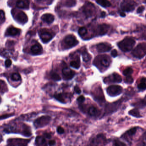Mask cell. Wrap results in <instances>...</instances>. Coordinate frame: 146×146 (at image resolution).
Wrapping results in <instances>:
<instances>
[{
	"mask_svg": "<svg viewBox=\"0 0 146 146\" xmlns=\"http://www.w3.org/2000/svg\"><path fill=\"white\" fill-rule=\"evenodd\" d=\"M136 44V41L134 39L130 37L125 38L119 42L118 46L121 51L127 52L132 50Z\"/></svg>",
	"mask_w": 146,
	"mask_h": 146,
	"instance_id": "6da1fadb",
	"label": "cell"
},
{
	"mask_svg": "<svg viewBox=\"0 0 146 146\" xmlns=\"http://www.w3.org/2000/svg\"><path fill=\"white\" fill-rule=\"evenodd\" d=\"M78 43L77 39L72 35L66 36L62 42V46L63 49H69L75 46Z\"/></svg>",
	"mask_w": 146,
	"mask_h": 146,
	"instance_id": "7a4b0ae2",
	"label": "cell"
},
{
	"mask_svg": "<svg viewBox=\"0 0 146 146\" xmlns=\"http://www.w3.org/2000/svg\"><path fill=\"white\" fill-rule=\"evenodd\" d=\"M146 53V45L145 43H140L137 45L132 53L133 57L137 59H142L145 57Z\"/></svg>",
	"mask_w": 146,
	"mask_h": 146,
	"instance_id": "3957f363",
	"label": "cell"
},
{
	"mask_svg": "<svg viewBox=\"0 0 146 146\" xmlns=\"http://www.w3.org/2000/svg\"><path fill=\"white\" fill-rule=\"evenodd\" d=\"M51 119L49 116H42L37 118L34 122L33 124L36 128H42L47 125Z\"/></svg>",
	"mask_w": 146,
	"mask_h": 146,
	"instance_id": "277c9868",
	"label": "cell"
},
{
	"mask_svg": "<svg viewBox=\"0 0 146 146\" xmlns=\"http://www.w3.org/2000/svg\"><path fill=\"white\" fill-rule=\"evenodd\" d=\"M39 37L44 43H48L54 37L53 34L45 29L39 30Z\"/></svg>",
	"mask_w": 146,
	"mask_h": 146,
	"instance_id": "5b68a950",
	"label": "cell"
},
{
	"mask_svg": "<svg viewBox=\"0 0 146 146\" xmlns=\"http://www.w3.org/2000/svg\"><path fill=\"white\" fill-rule=\"evenodd\" d=\"M123 88L118 85H112L107 88V92L111 97H116L121 94Z\"/></svg>",
	"mask_w": 146,
	"mask_h": 146,
	"instance_id": "8992f818",
	"label": "cell"
},
{
	"mask_svg": "<svg viewBox=\"0 0 146 146\" xmlns=\"http://www.w3.org/2000/svg\"><path fill=\"white\" fill-rule=\"evenodd\" d=\"M30 141V139H11L7 141V143L8 145L10 146H26Z\"/></svg>",
	"mask_w": 146,
	"mask_h": 146,
	"instance_id": "52a82bcc",
	"label": "cell"
},
{
	"mask_svg": "<svg viewBox=\"0 0 146 146\" xmlns=\"http://www.w3.org/2000/svg\"><path fill=\"white\" fill-rule=\"evenodd\" d=\"M135 3L131 0H124L121 4V8L124 12H129L134 10Z\"/></svg>",
	"mask_w": 146,
	"mask_h": 146,
	"instance_id": "ba28073f",
	"label": "cell"
},
{
	"mask_svg": "<svg viewBox=\"0 0 146 146\" xmlns=\"http://www.w3.org/2000/svg\"><path fill=\"white\" fill-rule=\"evenodd\" d=\"M95 8L92 3H87L83 7V12L87 17H91L95 12Z\"/></svg>",
	"mask_w": 146,
	"mask_h": 146,
	"instance_id": "9c48e42d",
	"label": "cell"
},
{
	"mask_svg": "<svg viewBox=\"0 0 146 146\" xmlns=\"http://www.w3.org/2000/svg\"><path fill=\"white\" fill-rule=\"evenodd\" d=\"M122 79L120 75L117 73H114L104 79V82L107 83H120L122 82Z\"/></svg>",
	"mask_w": 146,
	"mask_h": 146,
	"instance_id": "30bf717a",
	"label": "cell"
},
{
	"mask_svg": "<svg viewBox=\"0 0 146 146\" xmlns=\"http://www.w3.org/2000/svg\"><path fill=\"white\" fill-rule=\"evenodd\" d=\"M109 28V26L106 24H100L95 29V33L97 36H103L108 33Z\"/></svg>",
	"mask_w": 146,
	"mask_h": 146,
	"instance_id": "8fae6325",
	"label": "cell"
},
{
	"mask_svg": "<svg viewBox=\"0 0 146 146\" xmlns=\"http://www.w3.org/2000/svg\"><path fill=\"white\" fill-rule=\"evenodd\" d=\"M75 74V72L69 68H65L62 70L63 77L65 80H69L72 79Z\"/></svg>",
	"mask_w": 146,
	"mask_h": 146,
	"instance_id": "7c38bea8",
	"label": "cell"
},
{
	"mask_svg": "<svg viewBox=\"0 0 146 146\" xmlns=\"http://www.w3.org/2000/svg\"><path fill=\"white\" fill-rule=\"evenodd\" d=\"M112 49L111 45L107 43H100L96 45V49L98 52H109Z\"/></svg>",
	"mask_w": 146,
	"mask_h": 146,
	"instance_id": "4fadbf2b",
	"label": "cell"
},
{
	"mask_svg": "<svg viewBox=\"0 0 146 146\" xmlns=\"http://www.w3.org/2000/svg\"><path fill=\"white\" fill-rule=\"evenodd\" d=\"M97 58L99 60L100 64L103 67L105 68H108L110 66L111 63L110 57L108 56H100V57H97Z\"/></svg>",
	"mask_w": 146,
	"mask_h": 146,
	"instance_id": "5bb4252c",
	"label": "cell"
},
{
	"mask_svg": "<svg viewBox=\"0 0 146 146\" xmlns=\"http://www.w3.org/2000/svg\"><path fill=\"white\" fill-rule=\"evenodd\" d=\"M30 51L33 55H39L42 54L43 48L40 44L36 43L31 47Z\"/></svg>",
	"mask_w": 146,
	"mask_h": 146,
	"instance_id": "9a60e30c",
	"label": "cell"
},
{
	"mask_svg": "<svg viewBox=\"0 0 146 146\" xmlns=\"http://www.w3.org/2000/svg\"><path fill=\"white\" fill-rule=\"evenodd\" d=\"M15 19L19 24H24L27 22L28 18L27 15L22 11H20L15 15Z\"/></svg>",
	"mask_w": 146,
	"mask_h": 146,
	"instance_id": "2e32d148",
	"label": "cell"
},
{
	"mask_svg": "<svg viewBox=\"0 0 146 146\" xmlns=\"http://www.w3.org/2000/svg\"><path fill=\"white\" fill-rule=\"evenodd\" d=\"M21 30L16 27L10 26L9 27L5 32V36H15L20 34Z\"/></svg>",
	"mask_w": 146,
	"mask_h": 146,
	"instance_id": "e0dca14e",
	"label": "cell"
},
{
	"mask_svg": "<svg viewBox=\"0 0 146 146\" xmlns=\"http://www.w3.org/2000/svg\"><path fill=\"white\" fill-rule=\"evenodd\" d=\"M96 90V91H95L93 93L94 94L93 97H94V99L95 100H99L100 101H104L105 98H104L102 89H101V88L99 87Z\"/></svg>",
	"mask_w": 146,
	"mask_h": 146,
	"instance_id": "ac0fdd59",
	"label": "cell"
},
{
	"mask_svg": "<svg viewBox=\"0 0 146 146\" xmlns=\"http://www.w3.org/2000/svg\"><path fill=\"white\" fill-rule=\"evenodd\" d=\"M41 19L47 24H51L54 21V17L51 14L46 13L42 15Z\"/></svg>",
	"mask_w": 146,
	"mask_h": 146,
	"instance_id": "d6986e66",
	"label": "cell"
},
{
	"mask_svg": "<svg viewBox=\"0 0 146 146\" xmlns=\"http://www.w3.org/2000/svg\"><path fill=\"white\" fill-rule=\"evenodd\" d=\"M29 2L27 0H18L16 2V6L19 9H28L29 8Z\"/></svg>",
	"mask_w": 146,
	"mask_h": 146,
	"instance_id": "ffe728a7",
	"label": "cell"
},
{
	"mask_svg": "<svg viewBox=\"0 0 146 146\" xmlns=\"http://www.w3.org/2000/svg\"><path fill=\"white\" fill-rule=\"evenodd\" d=\"M35 143L37 146H47L45 139L42 136H37L36 139Z\"/></svg>",
	"mask_w": 146,
	"mask_h": 146,
	"instance_id": "44dd1931",
	"label": "cell"
},
{
	"mask_svg": "<svg viewBox=\"0 0 146 146\" xmlns=\"http://www.w3.org/2000/svg\"><path fill=\"white\" fill-rule=\"evenodd\" d=\"M88 113L91 116H96L99 114V111L96 107L91 106L88 109Z\"/></svg>",
	"mask_w": 146,
	"mask_h": 146,
	"instance_id": "7402d4cb",
	"label": "cell"
},
{
	"mask_svg": "<svg viewBox=\"0 0 146 146\" xmlns=\"http://www.w3.org/2000/svg\"><path fill=\"white\" fill-rule=\"evenodd\" d=\"M96 2L103 7H108L111 6V3L108 0H96Z\"/></svg>",
	"mask_w": 146,
	"mask_h": 146,
	"instance_id": "603a6c76",
	"label": "cell"
},
{
	"mask_svg": "<svg viewBox=\"0 0 146 146\" xmlns=\"http://www.w3.org/2000/svg\"><path fill=\"white\" fill-rule=\"evenodd\" d=\"M54 97L58 101L63 103H66V101L65 100L64 95L62 93H57L54 95Z\"/></svg>",
	"mask_w": 146,
	"mask_h": 146,
	"instance_id": "cb8c5ba5",
	"label": "cell"
},
{
	"mask_svg": "<svg viewBox=\"0 0 146 146\" xmlns=\"http://www.w3.org/2000/svg\"><path fill=\"white\" fill-rule=\"evenodd\" d=\"M138 88L141 91H144L146 89V78L143 77L140 81V83L138 85Z\"/></svg>",
	"mask_w": 146,
	"mask_h": 146,
	"instance_id": "d4e9b609",
	"label": "cell"
},
{
	"mask_svg": "<svg viewBox=\"0 0 146 146\" xmlns=\"http://www.w3.org/2000/svg\"><path fill=\"white\" fill-rule=\"evenodd\" d=\"M81 54H82V56L83 61L85 62H87L89 61L90 60V59H91V56L85 50L83 51L82 52Z\"/></svg>",
	"mask_w": 146,
	"mask_h": 146,
	"instance_id": "484cf974",
	"label": "cell"
},
{
	"mask_svg": "<svg viewBox=\"0 0 146 146\" xmlns=\"http://www.w3.org/2000/svg\"><path fill=\"white\" fill-rule=\"evenodd\" d=\"M50 75L51 79L54 80L58 81L61 80L60 76L56 72L52 71L50 72Z\"/></svg>",
	"mask_w": 146,
	"mask_h": 146,
	"instance_id": "4316f807",
	"label": "cell"
},
{
	"mask_svg": "<svg viewBox=\"0 0 146 146\" xmlns=\"http://www.w3.org/2000/svg\"><path fill=\"white\" fill-rule=\"evenodd\" d=\"M129 113L130 115L136 118H139L142 117V116L140 113V112L136 109H133L130 111Z\"/></svg>",
	"mask_w": 146,
	"mask_h": 146,
	"instance_id": "83f0119b",
	"label": "cell"
},
{
	"mask_svg": "<svg viewBox=\"0 0 146 146\" xmlns=\"http://www.w3.org/2000/svg\"><path fill=\"white\" fill-rule=\"evenodd\" d=\"M11 79L14 81H18L21 80V76L18 73H13L11 76Z\"/></svg>",
	"mask_w": 146,
	"mask_h": 146,
	"instance_id": "f1b7e54d",
	"label": "cell"
},
{
	"mask_svg": "<svg viewBox=\"0 0 146 146\" xmlns=\"http://www.w3.org/2000/svg\"><path fill=\"white\" fill-rule=\"evenodd\" d=\"M76 2L75 0H66L64 5L67 7H73L75 6Z\"/></svg>",
	"mask_w": 146,
	"mask_h": 146,
	"instance_id": "f546056e",
	"label": "cell"
},
{
	"mask_svg": "<svg viewBox=\"0 0 146 146\" xmlns=\"http://www.w3.org/2000/svg\"><path fill=\"white\" fill-rule=\"evenodd\" d=\"M80 62L79 60L76 61H72L70 63L71 67L75 69H78L80 67Z\"/></svg>",
	"mask_w": 146,
	"mask_h": 146,
	"instance_id": "4dcf8cb0",
	"label": "cell"
},
{
	"mask_svg": "<svg viewBox=\"0 0 146 146\" xmlns=\"http://www.w3.org/2000/svg\"><path fill=\"white\" fill-rule=\"evenodd\" d=\"M78 34L81 37L85 36L87 33V30L84 27H81L79 28L78 31Z\"/></svg>",
	"mask_w": 146,
	"mask_h": 146,
	"instance_id": "1f68e13d",
	"label": "cell"
},
{
	"mask_svg": "<svg viewBox=\"0 0 146 146\" xmlns=\"http://www.w3.org/2000/svg\"><path fill=\"white\" fill-rule=\"evenodd\" d=\"M133 70L131 68L128 67L123 71V74L126 76H131L133 73Z\"/></svg>",
	"mask_w": 146,
	"mask_h": 146,
	"instance_id": "d6a6232c",
	"label": "cell"
},
{
	"mask_svg": "<svg viewBox=\"0 0 146 146\" xmlns=\"http://www.w3.org/2000/svg\"><path fill=\"white\" fill-rule=\"evenodd\" d=\"M136 131H137L136 127H134L129 130L126 133L128 136H134V135L136 134Z\"/></svg>",
	"mask_w": 146,
	"mask_h": 146,
	"instance_id": "836d02e7",
	"label": "cell"
},
{
	"mask_svg": "<svg viewBox=\"0 0 146 146\" xmlns=\"http://www.w3.org/2000/svg\"><path fill=\"white\" fill-rule=\"evenodd\" d=\"M6 85L4 81L0 80V92H5L6 91Z\"/></svg>",
	"mask_w": 146,
	"mask_h": 146,
	"instance_id": "e575fe53",
	"label": "cell"
},
{
	"mask_svg": "<svg viewBox=\"0 0 146 146\" xmlns=\"http://www.w3.org/2000/svg\"><path fill=\"white\" fill-rule=\"evenodd\" d=\"M5 20V15L4 11L3 10H0V24L4 22Z\"/></svg>",
	"mask_w": 146,
	"mask_h": 146,
	"instance_id": "d590c367",
	"label": "cell"
},
{
	"mask_svg": "<svg viewBox=\"0 0 146 146\" xmlns=\"http://www.w3.org/2000/svg\"><path fill=\"white\" fill-rule=\"evenodd\" d=\"M134 81L133 79L131 76H127L125 79V82L127 84H132Z\"/></svg>",
	"mask_w": 146,
	"mask_h": 146,
	"instance_id": "8d00e7d4",
	"label": "cell"
},
{
	"mask_svg": "<svg viewBox=\"0 0 146 146\" xmlns=\"http://www.w3.org/2000/svg\"><path fill=\"white\" fill-rule=\"evenodd\" d=\"M114 146H127V145L120 141L115 140L114 141Z\"/></svg>",
	"mask_w": 146,
	"mask_h": 146,
	"instance_id": "74e56055",
	"label": "cell"
},
{
	"mask_svg": "<svg viewBox=\"0 0 146 146\" xmlns=\"http://www.w3.org/2000/svg\"><path fill=\"white\" fill-rule=\"evenodd\" d=\"M13 114H5V115H3L0 116V120L6 119V118H9L10 117L13 116Z\"/></svg>",
	"mask_w": 146,
	"mask_h": 146,
	"instance_id": "f35d334b",
	"label": "cell"
},
{
	"mask_svg": "<svg viewBox=\"0 0 146 146\" xmlns=\"http://www.w3.org/2000/svg\"><path fill=\"white\" fill-rule=\"evenodd\" d=\"M57 131L59 134H62L64 133V130L62 127H57Z\"/></svg>",
	"mask_w": 146,
	"mask_h": 146,
	"instance_id": "ab89813d",
	"label": "cell"
},
{
	"mask_svg": "<svg viewBox=\"0 0 146 146\" xmlns=\"http://www.w3.org/2000/svg\"><path fill=\"white\" fill-rule=\"evenodd\" d=\"M12 65V61L10 60L7 59L5 62V66L6 68H9Z\"/></svg>",
	"mask_w": 146,
	"mask_h": 146,
	"instance_id": "60d3db41",
	"label": "cell"
},
{
	"mask_svg": "<svg viewBox=\"0 0 146 146\" xmlns=\"http://www.w3.org/2000/svg\"><path fill=\"white\" fill-rule=\"evenodd\" d=\"M145 9V7L144 6H141L137 9V13H141L142 12H144Z\"/></svg>",
	"mask_w": 146,
	"mask_h": 146,
	"instance_id": "b9f144b4",
	"label": "cell"
},
{
	"mask_svg": "<svg viewBox=\"0 0 146 146\" xmlns=\"http://www.w3.org/2000/svg\"><path fill=\"white\" fill-rule=\"evenodd\" d=\"M77 101L78 102V103H82L85 100V97L84 96H80L77 98Z\"/></svg>",
	"mask_w": 146,
	"mask_h": 146,
	"instance_id": "7bdbcfd3",
	"label": "cell"
},
{
	"mask_svg": "<svg viewBox=\"0 0 146 146\" xmlns=\"http://www.w3.org/2000/svg\"><path fill=\"white\" fill-rule=\"evenodd\" d=\"M118 51L114 49L112 50L111 52V55L113 57H116L118 56Z\"/></svg>",
	"mask_w": 146,
	"mask_h": 146,
	"instance_id": "ee69618b",
	"label": "cell"
},
{
	"mask_svg": "<svg viewBox=\"0 0 146 146\" xmlns=\"http://www.w3.org/2000/svg\"><path fill=\"white\" fill-rule=\"evenodd\" d=\"M74 91H75V92L77 94H80L81 93V90L80 89L79 87L78 86H75L74 87Z\"/></svg>",
	"mask_w": 146,
	"mask_h": 146,
	"instance_id": "f6af8a7d",
	"label": "cell"
},
{
	"mask_svg": "<svg viewBox=\"0 0 146 146\" xmlns=\"http://www.w3.org/2000/svg\"><path fill=\"white\" fill-rule=\"evenodd\" d=\"M56 142L54 140H51L48 142V145L50 146H53L55 145Z\"/></svg>",
	"mask_w": 146,
	"mask_h": 146,
	"instance_id": "bcb514c9",
	"label": "cell"
},
{
	"mask_svg": "<svg viewBox=\"0 0 146 146\" xmlns=\"http://www.w3.org/2000/svg\"><path fill=\"white\" fill-rule=\"evenodd\" d=\"M106 13L105 12H102V13L101 14V18H104L106 16Z\"/></svg>",
	"mask_w": 146,
	"mask_h": 146,
	"instance_id": "7dc6e473",
	"label": "cell"
},
{
	"mask_svg": "<svg viewBox=\"0 0 146 146\" xmlns=\"http://www.w3.org/2000/svg\"><path fill=\"white\" fill-rule=\"evenodd\" d=\"M45 136L48 139H50L51 138V136L48 133H45Z\"/></svg>",
	"mask_w": 146,
	"mask_h": 146,
	"instance_id": "c3c4849f",
	"label": "cell"
},
{
	"mask_svg": "<svg viewBox=\"0 0 146 146\" xmlns=\"http://www.w3.org/2000/svg\"><path fill=\"white\" fill-rule=\"evenodd\" d=\"M120 15H121V17H125V16H126V14H125V13H124V12H121V13H120Z\"/></svg>",
	"mask_w": 146,
	"mask_h": 146,
	"instance_id": "681fc988",
	"label": "cell"
},
{
	"mask_svg": "<svg viewBox=\"0 0 146 146\" xmlns=\"http://www.w3.org/2000/svg\"><path fill=\"white\" fill-rule=\"evenodd\" d=\"M2 141H3V138H2V136L1 135H0V143Z\"/></svg>",
	"mask_w": 146,
	"mask_h": 146,
	"instance_id": "f907efd6",
	"label": "cell"
},
{
	"mask_svg": "<svg viewBox=\"0 0 146 146\" xmlns=\"http://www.w3.org/2000/svg\"><path fill=\"white\" fill-rule=\"evenodd\" d=\"M36 1L37 2H41L43 0H36Z\"/></svg>",
	"mask_w": 146,
	"mask_h": 146,
	"instance_id": "816d5d0a",
	"label": "cell"
},
{
	"mask_svg": "<svg viewBox=\"0 0 146 146\" xmlns=\"http://www.w3.org/2000/svg\"><path fill=\"white\" fill-rule=\"evenodd\" d=\"M1 97H0V103H1Z\"/></svg>",
	"mask_w": 146,
	"mask_h": 146,
	"instance_id": "f5cc1de1",
	"label": "cell"
}]
</instances>
